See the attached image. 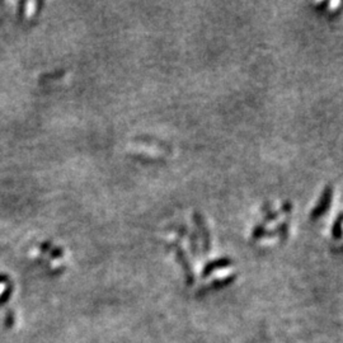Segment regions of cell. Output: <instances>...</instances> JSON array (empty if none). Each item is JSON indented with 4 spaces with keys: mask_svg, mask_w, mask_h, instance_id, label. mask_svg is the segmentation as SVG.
I'll return each instance as SVG.
<instances>
[{
    "mask_svg": "<svg viewBox=\"0 0 343 343\" xmlns=\"http://www.w3.org/2000/svg\"><path fill=\"white\" fill-rule=\"evenodd\" d=\"M341 219H342V215L341 214H338V216H337V219H336V223L333 224V228H332V235H333L336 239L341 238V234H342Z\"/></svg>",
    "mask_w": 343,
    "mask_h": 343,
    "instance_id": "7",
    "label": "cell"
},
{
    "mask_svg": "<svg viewBox=\"0 0 343 343\" xmlns=\"http://www.w3.org/2000/svg\"><path fill=\"white\" fill-rule=\"evenodd\" d=\"M275 233H276V234H280L281 239H283V241H285V239L287 238V234H288V225H287V221H281V223L278 224L277 226H276Z\"/></svg>",
    "mask_w": 343,
    "mask_h": 343,
    "instance_id": "6",
    "label": "cell"
},
{
    "mask_svg": "<svg viewBox=\"0 0 343 343\" xmlns=\"http://www.w3.org/2000/svg\"><path fill=\"white\" fill-rule=\"evenodd\" d=\"M231 265V260L229 258H220V259L213 260V262H208L207 265L203 267L202 271V276L203 277H207L208 275H211V272H214L218 268H224L228 267V266Z\"/></svg>",
    "mask_w": 343,
    "mask_h": 343,
    "instance_id": "3",
    "label": "cell"
},
{
    "mask_svg": "<svg viewBox=\"0 0 343 343\" xmlns=\"http://www.w3.org/2000/svg\"><path fill=\"white\" fill-rule=\"evenodd\" d=\"M332 195H333V188H332L331 184H328L326 188H324L323 192H322L321 198H319L318 201V205H316L315 207L313 208V211H311L310 214L311 220H316V219L321 218V216L328 210L332 201Z\"/></svg>",
    "mask_w": 343,
    "mask_h": 343,
    "instance_id": "1",
    "label": "cell"
},
{
    "mask_svg": "<svg viewBox=\"0 0 343 343\" xmlns=\"http://www.w3.org/2000/svg\"><path fill=\"white\" fill-rule=\"evenodd\" d=\"M171 229L177 231V234L180 236V238H183V236H186L188 233H190V231H188V228L184 225V224H178V225L172 226Z\"/></svg>",
    "mask_w": 343,
    "mask_h": 343,
    "instance_id": "9",
    "label": "cell"
},
{
    "mask_svg": "<svg viewBox=\"0 0 343 343\" xmlns=\"http://www.w3.org/2000/svg\"><path fill=\"white\" fill-rule=\"evenodd\" d=\"M278 218V213L277 211H267L265 216V221L263 223H268V221H273Z\"/></svg>",
    "mask_w": 343,
    "mask_h": 343,
    "instance_id": "11",
    "label": "cell"
},
{
    "mask_svg": "<svg viewBox=\"0 0 343 343\" xmlns=\"http://www.w3.org/2000/svg\"><path fill=\"white\" fill-rule=\"evenodd\" d=\"M193 218H195L196 225H197V228L200 229V233H201V235H202V239H203V251L208 252V249H210V231H208L207 226H206L205 220H203L202 214L195 213Z\"/></svg>",
    "mask_w": 343,
    "mask_h": 343,
    "instance_id": "2",
    "label": "cell"
},
{
    "mask_svg": "<svg viewBox=\"0 0 343 343\" xmlns=\"http://www.w3.org/2000/svg\"><path fill=\"white\" fill-rule=\"evenodd\" d=\"M265 233H266L265 223H258L257 225L254 226L253 233H252V236H253V239L262 238V236H265Z\"/></svg>",
    "mask_w": 343,
    "mask_h": 343,
    "instance_id": "8",
    "label": "cell"
},
{
    "mask_svg": "<svg viewBox=\"0 0 343 343\" xmlns=\"http://www.w3.org/2000/svg\"><path fill=\"white\" fill-rule=\"evenodd\" d=\"M270 207H271V203L270 202H266V205L262 206V207H260V210H262V211H268V210H270Z\"/></svg>",
    "mask_w": 343,
    "mask_h": 343,
    "instance_id": "13",
    "label": "cell"
},
{
    "mask_svg": "<svg viewBox=\"0 0 343 343\" xmlns=\"http://www.w3.org/2000/svg\"><path fill=\"white\" fill-rule=\"evenodd\" d=\"M291 210H293V203H291L290 201H285V202L282 203V206H281V211L288 214Z\"/></svg>",
    "mask_w": 343,
    "mask_h": 343,
    "instance_id": "12",
    "label": "cell"
},
{
    "mask_svg": "<svg viewBox=\"0 0 343 343\" xmlns=\"http://www.w3.org/2000/svg\"><path fill=\"white\" fill-rule=\"evenodd\" d=\"M188 234H190V247L192 248L193 253H196L197 252V234L195 231H191Z\"/></svg>",
    "mask_w": 343,
    "mask_h": 343,
    "instance_id": "10",
    "label": "cell"
},
{
    "mask_svg": "<svg viewBox=\"0 0 343 343\" xmlns=\"http://www.w3.org/2000/svg\"><path fill=\"white\" fill-rule=\"evenodd\" d=\"M175 247H177V249H175V252H177V258L180 260V263H182L183 268H184L186 276H187V282L192 283L193 282L192 268H191L190 263H188V259L186 258V254H184V252H183V249L178 246V242L175 243Z\"/></svg>",
    "mask_w": 343,
    "mask_h": 343,
    "instance_id": "4",
    "label": "cell"
},
{
    "mask_svg": "<svg viewBox=\"0 0 343 343\" xmlns=\"http://www.w3.org/2000/svg\"><path fill=\"white\" fill-rule=\"evenodd\" d=\"M138 140H141V141H148L149 144H155V145H158V146H162V148H166V149H172V146H169L168 144H166L164 143V141H162V140H159V139H155V138H153V136H138Z\"/></svg>",
    "mask_w": 343,
    "mask_h": 343,
    "instance_id": "5",
    "label": "cell"
}]
</instances>
